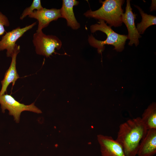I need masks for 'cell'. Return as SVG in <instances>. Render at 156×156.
I'll return each mask as SVG.
<instances>
[{
	"label": "cell",
	"mask_w": 156,
	"mask_h": 156,
	"mask_svg": "<svg viewBox=\"0 0 156 156\" xmlns=\"http://www.w3.org/2000/svg\"><path fill=\"white\" fill-rule=\"evenodd\" d=\"M90 30L92 33L97 31H101L106 35L107 38L104 41L98 40L91 34L89 36L88 42L90 45L97 48L99 53H101L105 49V44L114 46V49L118 52H121L124 49L127 35L118 34L113 31L109 26H108L104 20L99 19L97 23L91 25Z\"/></svg>",
	"instance_id": "7a4b0ae2"
},
{
	"label": "cell",
	"mask_w": 156,
	"mask_h": 156,
	"mask_svg": "<svg viewBox=\"0 0 156 156\" xmlns=\"http://www.w3.org/2000/svg\"><path fill=\"white\" fill-rule=\"evenodd\" d=\"M20 46L18 45L12 56V61L10 66L7 70L3 79L1 81L2 87L0 91V95L5 94L7 88L10 84L12 83L14 86L18 79L19 78L16 68V58L17 56L20 52Z\"/></svg>",
	"instance_id": "8fae6325"
},
{
	"label": "cell",
	"mask_w": 156,
	"mask_h": 156,
	"mask_svg": "<svg viewBox=\"0 0 156 156\" xmlns=\"http://www.w3.org/2000/svg\"><path fill=\"white\" fill-rule=\"evenodd\" d=\"M41 1L40 0H34L31 5L26 8L23 11L20 18V19L23 20L27 16H29L36 10H38L42 9Z\"/></svg>",
	"instance_id": "9a60e30c"
},
{
	"label": "cell",
	"mask_w": 156,
	"mask_h": 156,
	"mask_svg": "<svg viewBox=\"0 0 156 156\" xmlns=\"http://www.w3.org/2000/svg\"><path fill=\"white\" fill-rule=\"evenodd\" d=\"M28 16L38 20V25L36 30L38 32L42 31V29L47 27L51 21L61 18L60 9H47L45 8L38 10H34Z\"/></svg>",
	"instance_id": "9c48e42d"
},
{
	"label": "cell",
	"mask_w": 156,
	"mask_h": 156,
	"mask_svg": "<svg viewBox=\"0 0 156 156\" xmlns=\"http://www.w3.org/2000/svg\"><path fill=\"white\" fill-rule=\"evenodd\" d=\"M0 104L2 112L4 113L5 110H8L9 114L13 116L14 120L17 123L19 122L21 114L23 111H29L38 114L42 112L35 106L34 103L26 105L20 103L11 95L8 94L0 95Z\"/></svg>",
	"instance_id": "5b68a950"
},
{
	"label": "cell",
	"mask_w": 156,
	"mask_h": 156,
	"mask_svg": "<svg viewBox=\"0 0 156 156\" xmlns=\"http://www.w3.org/2000/svg\"><path fill=\"white\" fill-rule=\"evenodd\" d=\"M138 10L142 17L141 22L137 24L136 27L139 34H143L146 29L149 26L156 24V17L155 16L148 15L144 12L139 6L134 5Z\"/></svg>",
	"instance_id": "5bb4252c"
},
{
	"label": "cell",
	"mask_w": 156,
	"mask_h": 156,
	"mask_svg": "<svg viewBox=\"0 0 156 156\" xmlns=\"http://www.w3.org/2000/svg\"><path fill=\"white\" fill-rule=\"evenodd\" d=\"M148 130L141 118L129 119L119 126L116 141L122 147L125 156H136L140 143Z\"/></svg>",
	"instance_id": "6da1fadb"
},
{
	"label": "cell",
	"mask_w": 156,
	"mask_h": 156,
	"mask_svg": "<svg viewBox=\"0 0 156 156\" xmlns=\"http://www.w3.org/2000/svg\"><path fill=\"white\" fill-rule=\"evenodd\" d=\"M97 139L102 156H125L121 145L112 136L99 134Z\"/></svg>",
	"instance_id": "ba28073f"
},
{
	"label": "cell",
	"mask_w": 156,
	"mask_h": 156,
	"mask_svg": "<svg viewBox=\"0 0 156 156\" xmlns=\"http://www.w3.org/2000/svg\"><path fill=\"white\" fill-rule=\"evenodd\" d=\"M36 22L21 28L20 27L11 31L6 32L0 40V51L6 50V56L12 57L18 46L16 43L17 40L27 31L36 24Z\"/></svg>",
	"instance_id": "8992f818"
},
{
	"label": "cell",
	"mask_w": 156,
	"mask_h": 156,
	"mask_svg": "<svg viewBox=\"0 0 156 156\" xmlns=\"http://www.w3.org/2000/svg\"><path fill=\"white\" fill-rule=\"evenodd\" d=\"M141 119L147 130L156 129V105L155 103L149 105L143 113Z\"/></svg>",
	"instance_id": "4fadbf2b"
},
{
	"label": "cell",
	"mask_w": 156,
	"mask_h": 156,
	"mask_svg": "<svg viewBox=\"0 0 156 156\" xmlns=\"http://www.w3.org/2000/svg\"><path fill=\"white\" fill-rule=\"evenodd\" d=\"M136 16L132 11L130 0H127L125 12L122 14V21L126 26L128 31L127 39L130 40L129 45L131 46L134 44L136 47L139 44V38L142 36L139 34L135 26V20L136 18Z\"/></svg>",
	"instance_id": "52a82bcc"
},
{
	"label": "cell",
	"mask_w": 156,
	"mask_h": 156,
	"mask_svg": "<svg viewBox=\"0 0 156 156\" xmlns=\"http://www.w3.org/2000/svg\"><path fill=\"white\" fill-rule=\"evenodd\" d=\"M156 153V129L148 130L141 140L137 153L138 156H153Z\"/></svg>",
	"instance_id": "30bf717a"
},
{
	"label": "cell",
	"mask_w": 156,
	"mask_h": 156,
	"mask_svg": "<svg viewBox=\"0 0 156 156\" xmlns=\"http://www.w3.org/2000/svg\"><path fill=\"white\" fill-rule=\"evenodd\" d=\"M124 2L123 0L101 1L102 5L99 9L94 11L90 9L84 15L87 18L103 20L111 27H120L122 23V16L123 13L122 6Z\"/></svg>",
	"instance_id": "3957f363"
},
{
	"label": "cell",
	"mask_w": 156,
	"mask_h": 156,
	"mask_svg": "<svg viewBox=\"0 0 156 156\" xmlns=\"http://www.w3.org/2000/svg\"><path fill=\"white\" fill-rule=\"evenodd\" d=\"M79 2L75 0H63L61 8L60 9L61 17L65 19L67 25L72 29L77 30L80 27L74 14L73 7L77 5Z\"/></svg>",
	"instance_id": "7c38bea8"
},
{
	"label": "cell",
	"mask_w": 156,
	"mask_h": 156,
	"mask_svg": "<svg viewBox=\"0 0 156 156\" xmlns=\"http://www.w3.org/2000/svg\"><path fill=\"white\" fill-rule=\"evenodd\" d=\"M33 43L36 53L49 57L55 53V49H60L62 46L61 40L56 36L47 35L42 31H36L33 36Z\"/></svg>",
	"instance_id": "277c9868"
},
{
	"label": "cell",
	"mask_w": 156,
	"mask_h": 156,
	"mask_svg": "<svg viewBox=\"0 0 156 156\" xmlns=\"http://www.w3.org/2000/svg\"><path fill=\"white\" fill-rule=\"evenodd\" d=\"M10 25L8 18L0 11V36L5 32L4 26L8 27Z\"/></svg>",
	"instance_id": "2e32d148"
},
{
	"label": "cell",
	"mask_w": 156,
	"mask_h": 156,
	"mask_svg": "<svg viewBox=\"0 0 156 156\" xmlns=\"http://www.w3.org/2000/svg\"><path fill=\"white\" fill-rule=\"evenodd\" d=\"M150 9V11L151 12L156 10V0H152V3Z\"/></svg>",
	"instance_id": "e0dca14e"
}]
</instances>
